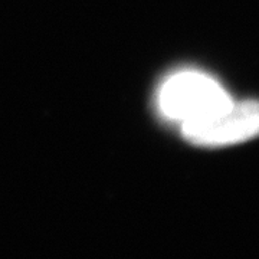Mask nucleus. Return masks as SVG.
Listing matches in <instances>:
<instances>
[{"label":"nucleus","instance_id":"obj_1","mask_svg":"<svg viewBox=\"0 0 259 259\" xmlns=\"http://www.w3.org/2000/svg\"><path fill=\"white\" fill-rule=\"evenodd\" d=\"M233 100L213 76L202 71L183 69L170 75L157 93L158 111L182 127L212 117Z\"/></svg>","mask_w":259,"mask_h":259},{"label":"nucleus","instance_id":"obj_2","mask_svg":"<svg viewBox=\"0 0 259 259\" xmlns=\"http://www.w3.org/2000/svg\"><path fill=\"white\" fill-rule=\"evenodd\" d=\"M189 143L202 147H225L259 137V101L232 102L206 120L182 127Z\"/></svg>","mask_w":259,"mask_h":259}]
</instances>
